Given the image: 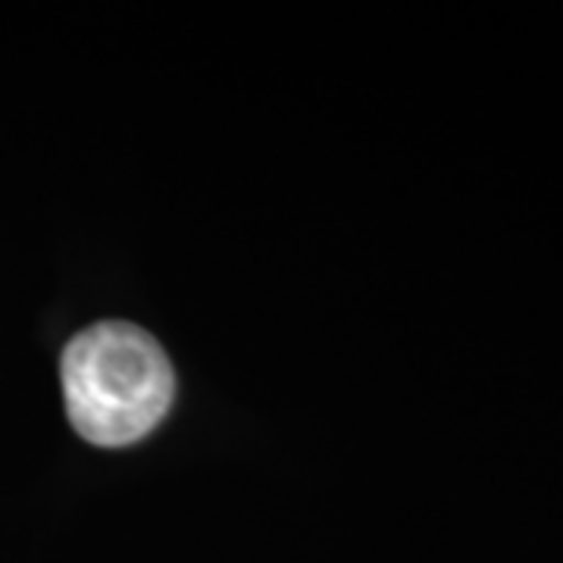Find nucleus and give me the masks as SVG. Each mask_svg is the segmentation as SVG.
Masks as SVG:
<instances>
[{
	"mask_svg": "<svg viewBox=\"0 0 563 563\" xmlns=\"http://www.w3.org/2000/svg\"><path fill=\"white\" fill-rule=\"evenodd\" d=\"M63 398L85 442L125 448L151 435L176 398V373L154 335L132 322H98L66 344Z\"/></svg>",
	"mask_w": 563,
	"mask_h": 563,
	"instance_id": "nucleus-1",
	"label": "nucleus"
}]
</instances>
